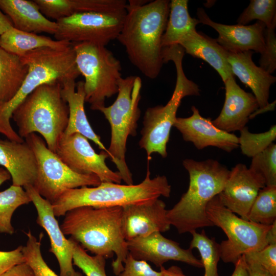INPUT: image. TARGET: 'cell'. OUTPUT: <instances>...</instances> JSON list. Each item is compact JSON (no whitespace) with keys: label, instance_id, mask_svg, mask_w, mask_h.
Listing matches in <instances>:
<instances>
[{"label":"cell","instance_id":"cell-1","mask_svg":"<svg viewBox=\"0 0 276 276\" xmlns=\"http://www.w3.org/2000/svg\"><path fill=\"white\" fill-rule=\"evenodd\" d=\"M169 10L168 0L129 1L117 38L131 63L149 79L158 76L164 64L162 39Z\"/></svg>","mask_w":276,"mask_h":276},{"label":"cell","instance_id":"cell-2","mask_svg":"<svg viewBox=\"0 0 276 276\" xmlns=\"http://www.w3.org/2000/svg\"><path fill=\"white\" fill-rule=\"evenodd\" d=\"M60 227L64 235L83 248L105 259L116 258L111 264L114 274L123 269L129 253L123 229V208L83 206L68 211Z\"/></svg>","mask_w":276,"mask_h":276},{"label":"cell","instance_id":"cell-3","mask_svg":"<svg viewBox=\"0 0 276 276\" xmlns=\"http://www.w3.org/2000/svg\"><path fill=\"white\" fill-rule=\"evenodd\" d=\"M182 165L189 175L188 189L178 202L167 210L169 222L179 234L213 226L208 218L206 206L221 192L230 172L213 159L198 161L186 158Z\"/></svg>","mask_w":276,"mask_h":276},{"label":"cell","instance_id":"cell-4","mask_svg":"<svg viewBox=\"0 0 276 276\" xmlns=\"http://www.w3.org/2000/svg\"><path fill=\"white\" fill-rule=\"evenodd\" d=\"M148 166V164L145 178L137 185L101 182L96 187L66 191L52 204L55 216H64L68 211L80 206L123 207L145 203L160 196L169 197L171 186L167 178L165 175H157L151 178Z\"/></svg>","mask_w":276,"mask_h":276},{"label":"cell","instance_id":"cell-5","mask_svg":"<svg viewBox=\"0 0 276 276\" xmlns=\"http://www.w3.org/2000/svg\"><path fill=\"white\" fill-rule=\"evenodd\" d=\"M184 49L175 44L164 47L162 56L164 63L172 61L176 71V81L173 94L165 105L148 108L143 118V127L139 145L146 152L149 161L153 153L163 158L168 155L167 146L170 131L176 120L177 110L182 99L190 96H199L198 86L186 77L182 67Z\"/></svg>","mask_w":276,"mask_h":276},{"label":"cell","instance_id":"cell-6","mask_svg":"<svg viewBox=\"0 0 276 276\" xmlns=\"http://www.w3.org/2000/svg\"><path fill=\"white\" fill-rule=\"evenodd\" d=\"M61 90L62 85L57 83L37 87L17 106L12 116L20 137L26 138L31 133H39L54 152L68 122L69 108Z\"/></svg>","mask_w":276,"mask_h":276},{"label":"cell","instance_id":"cell-7","mask_svg":"<svg viewBox=\"0 0 276 276\" xmlns=\"http://www.w3.org/2000/svg\"><path fill=\"white\" fill-rule=\"evenodd\" d=\"M141 79L135 76L122 77L118 82V92L114 102L99 109L111 128V140L107 149L109 157L116 165L126 185H133L132 173L126 162L127 141L136 135L141 115L139 107L141 98Z\"/></svg>","mask_w":276,"mask_h":276},{"label":"cell","instance_id":"cell-8","mask_svg":"<svg viewBox=\"0 0 276 276\" xmlns=\"http://www.w3.org/2000/svg\"><path fill=\"white\" fill-rule=\"evenodd\" d=\"M28 67L25 81L9 101L0 103V119L10 123L12 114L23 100L37 87L47 84L75 80L80 75L72 43L64 49L41 48L20 57Z\"/></svg>","mask_w":276,"mask_h":276},{"label":"cell","instance_id":"cell-9","mask_svg":"<svg viewBox=\"0 0 276 276\" xmlns=\"http://www.w3.org/2000/svg\"><path fill=\"white\" fill-rule=\"evenodd\" d=\"M72 45L77 68L84 78L85 102L91 110H99L105 106L106 99L118 92L121 62L106 46L88 42Z\"/></svg>","mask_w":276,"mask_h":276},{"label":"cell","instance_id":"cell-10","mask_svg":"<svg viewBox=\"0 0 276 276\" xmlns=\"http://www.w3.org/2000/svg\"><path fill=\"white\" fill-rule=\"evenodd\" d=\"M206 212L212 224L221 228L227 237L219 244L220 258L224 262L235 264L242 256L268 245L267 234L271 225L239 217L222 204L218 195L209 202Z\"/></svg>","mask_w":276,"mask_h":276},{"label":"cell","instance_id":"cell-11","mask_svg":"<svg viewBox=\"0 0 276 276\" xmlns=\"http://www.w3.org/2000/svg\"><path fill=\"white\" fill-rule=\"evenodd\" d=\"M25 139L33 150L37 162V175L33 187L51 204L69 189L96 187L101 183L100 179L95 174H81L71 169L35 133Z\"/></svg>","mask_w":276,"mask_h":276},{"label":"cell","instance_id":"cell-12","mask_svg":"<svg viewBox=\"0 0 276 276\" xmlns=\"http://www.w3.org/2000/svg\"><path fill=\"white\" fill-rule=\"evenodd\" d=\"M126 12L121 13L86 12L57 20L56 40L72 43L88 42L106 46L117 38Z\"/></svg>","mask_w":276,"mask_h":276},{"label":"cell","instance_id":"cell-13","mask_svg":"<svg viewBox=\"0 0 276 276\" xmlns=\"http://www.w3.org/2000/svg\"><path fill=\"white\" fill-rule=\"evenodd\" d=\"M55 153L76 172L95 174L101 182L121 183L122 180L118 171L114 172L107 166L108 154L103 150L96 153L88 139L80 133L62 134L57 142Z\"/></svg>","mask_w":276,"mask_h":276},{"label":"cell","instance_id":"cell-14","mask_svg":"<svg viewBox=\"0 0 276 276\" xmlns=\"http://www.w3.org/2000/svg\"><path fill=\"white\" fill-rule=\"evenodd\" d=\"M37 212V223L47 232L51 242L49 251L56 258L60 276H82L73 267L74 240L64 236L54 214L51 203L41 196L33 186L24 187Z\"/></svg>","mask_w":276,"mask_h":276},{"label":"cell","instance_id":"cell-15","mask_svg":"<svg viewBox=\"0 0 276 276\" xmlns=\"http://www.w3.org/2000/svg\"><path fill=\"white\" fill-rule=\"evenodd\" d=\"M263 178L243 164L230 170L225 185L218 195L222 204L246 220L259 191L265 187Z\"/></svg>","mask_w":276,"mask_h":276},{"label":"cell","instance_id":"cell-16","mask_svg":"<svg viewBox=\"0 0 276 276\" xmlns=\"http://www.w3.org/2000/svg\"><path fill=\"white\" fill-rule=\"evenodd\" d=\"M129 252L134 259L149 261L160 267L170 260L179 261L191 266L202 268L201 261L192 252V249H184L172 240L166 238L160 232L137 237L127 241Z\"/></svg>","mask_w":276,"mask_h":276},{"label":"cell","instance_id":"cell-17","mask_svg":"<svg viewBox=\"0 0 276 276\" xmlns=\"http://www.w3.org/2000/svg\"><path fill=\"white\" fill-rule=\"evenodd\" d=\"M187 118L177 117L173 127L181 134L183 140L192 143L198 150L215 147L227 152L239 147L238 137L216 127L211 118H205L195 106Z\"/></svg>","mask_w":276,"mask_h":276},{"label":"cell","instance_id":"cell-18","mask_svg":"<svg viewBox=\"0 0 276 276\" xmlns=\"http://www.w3.org/2000/svg\"><path fill=\"white\" fill-rule=\"evenodd\" d=\"M197 15L199 23L211 27L218 33L215 39L227 52L238 53L248 51L261 53L264 48L265 25L258 21L251 25H227L213 21L204 9L199 8Z\"/></svg>","mask_w":276,"mask_h":276},{"label":"cell","instance_id":"cell-19","mask_svg":"<svg viewBox=\"0 0 276 276\" xmlns=\"http://www.w3.org/2000/svg\"><path fill=\"white\" fill-rule=\"evenodd\" d=\"M122 208L123 229L126 241L154 232H165L170 228L166 204L159 198Z\"/></svg>","mask_w":276,"mask_h":276},{"label":"cell","instance_id":"cell-20","mask_svg":"<svg viewBox=\"0 0 276 276\" xmlns=\"http://www.w3.org/2000/svg\"><path fill=\"white\" fill-rule=\"evenodd\" d=\"M225 100L219 115L212 121L217 128L231 133L240 131L246 126L249 117L259 108L252 93L242 89L236 83L234 76L225 82Z\"/></svg>","mask_w":276,"mask_h":276},{"label":"cell","instance_id":"cell-21","mask_svg":"<svg viewBox=\"0 0 276 276\" xmlns=\"http://www.w3.org/2000/svg\"><path fill=\"white\" fill-rule=\"evenodd\" d=\"M0 165L10 174L12 185L33 186L36 179V157L26 142L0 139Z\"/></svg>","mask_w":276,"mask_h":276},{"label":"cell","instance_id":"cell-22","mask_svg":"<svg viewBox=\"0 0 276 276\" xmlns=\"http://www.w3.org/2000/svg\"><path fill=\"white\" fill-rule=\"evenodd\" d=\"M254 53L251 51L228 52L227 59L233 75L251 89L259 107L261 108L269 104L270 88L276 78L255 64L252 60Z\"/></svg>","mask_w":276,"mask_h":276},{"label":"cell","instance_id":"cell-23","mask_svg":"<svg viewBox=\"0 0 276 276\" xmlns=\"http://www.w3.org/2000/svg\"><path fill=\"white\" fill-rule=\"evenodd\" d=\"M40 11L48 19H58L73 15L98 12L121 13L126 12L125 0H35Z\"/></svg>","mask_w":276,"mask_h":276},{"label":"cell","instance_id":"cell-24","mask_svg":"<svg viewBox=\"0 0 276 276\" xmlns=\"http://www.w3.org/2000/svg\"><path fill=\"white\" fill-rule=\"evenodd\" d=\"M0 9L9 17L13 27L20 31L54 35L56 21L47 18L34 1L0 0Z\"/></svg>","mask_w":276,"mask_h":276},{"label":"cell","instance_id":"cell-25","mask_svg":"<svg viewBox=\"0 0 276 276\" xmlns=\"http://www.w3.org/2000/svg\"><path fill=\"white\" fill-rule=\"evenodd\" d=\"M61 93L69 108L68 122L64 133L67 135L80 133L108 153L107 149L102 143L100 137L95 132L87 118L84 108L83 81L76 83L75 80H69L64 82L62 84Z\"/></svg>","mask_w":276,"mask_h":276},{"label":"cell","instance_id":"cell-26","mask_svg":"<svg viewBox=\"0 0 276 276\" xmlns=\"http://www.w3.org/2000/svg\"><path fill=\"white\" fill-rule=\"evenodd\" d=\"M178 45L185 53L209 63L218 72L223 82L234 76L227 59L228 52L216 39L195 30L184 37Z\"/></svg>","mask_w":276,"mask_h":276},{"label":"cell","instance_id":"cell-27","mask_svg":"<svg viewBox=\"0 0 276 276\" xmlns=\"http://www.w3.org/2000/svg\"><path fill=\"white\" fill-rule=\"evenodd\" d=\"M72 45L66 40L19 30L13 27L0 35V47L5 51L21 57L26 53L41 48L64 49Z\"/></svg>","mask_w":276,"mask_h":276},{"label":"cell","instance_id":"cell-28","mask_svg":"<svg viewBox=\"0 0 276 276\" xmlns=\"http://www.w3.org/2000/svg\"><path fill=\"white\" fill-rule=\"evenodd\" d=\"M28 67L20 57L0 47V103L7 102L21 87Z\"/></svg>","mask_w":276,"mask_h":276},{"label":"cell","instance_id":"cell-29","mask_svg":"<svg viewBox=\"0 0 276 276\" xmlns=\"http://www.w3.org/2000/svg\"><path fill=\"white\" fill-rule=\"evenodd\" d=\"M188 4V0L170 1L168 19L162 39L163 48L178 44L188 34L196 30L199 21L191 17Z\"/></svg>","mask_w":276,"mask_h":276},{"label":"cell","instance_id":"cell-30","mask_svg":"<svg viewBox=\"0 0 276 276\" xmlns=\"http://www.w3.org/2000/svg\"><path fill=\"white\" fill-rule=\"evenodd\" d=\"M31 200L27 192L20 186H11L0 192V233L12 235L14 228L11 219L20 206L29 203Z\"/></svg>","mask_w":276,"mask_h":276},{"label":"cell","instance_id":"cell-31","mask_svg":"<svg viewBox=\"0 0 276 276\" xmlns=\"http://www.w3.org/2000/svg\"><path fill=\"white\" fill-rule=\"evenodd\" d=\"M191 234L192 239L189 248H196L199 251L204 269L203 276H218L217 267L220 259L219 244L214 238H209L204 230L200 233L194 231Z\"/></svg>","mask_w":276,"mask_h":276},{"label":"cell","instance_id":"cell-32","mask_svg":"<svg viewBox=\"0 0 276 276\" xmlns=\"http://www.w3.org/2000/svg\"><path fill=\"white\" fill-rule=\"evenodd\" d=\"M248 220L265 225L276 221V186H265L260 190L250 208Z\"/></svg>","mask_w":276,"mask_h":276},{"label":"cell","instance_id":"cell-33","mask_svg":"<svg viewBox=\"0 0 276 276\" xmlns=\"http://www.w3.org/2000/svg\"><path fill=\"white\" fill-rule=\"evenodd\" d=\"M263 22L267 28L276 27V1L251 0L237 20L238 25H246L253 20Z\"/></svg>","mask_w":276,"mask_h":276},{"label":"cell","instance_id":"cell-34","mask_svg":"<svg viewBox=\"0 0 276 276\" xmlns=\"http://www.w3.org/2000/svg\"><path fill=\"white\" fill-rule=\"evenodd\" d=\"M238 137L239 147L242 153L252 157L261 152L276 139V125H273L266 131L261 133L250 132L245 126L240 131Z\"/></svg>","mask_w":276,"mask_h":276},{"label":"cell","instance_id":"cell-35","mask_svg":"<svg viewBox=\"0 0 276 276\" xmlns=\"http://www.w3.org/2000/svg\"><path fill=\"white\" fill-rule=\"evenodd\" d=\"M249 169L263 178L266 186H276L275 144L252 157Z\"/></svg>","mask_w":276,"mask_h":276},{"label":"cell","instance_id":"cell-36","mask_svg":"<svg viewBox=\"0 0 276 276\" xmlns=\"http://www.w3.org/2000/svg\"><path fill=\"white\" fill-rule=\"evenodd\" d=\"M26 234L28 239L22 249L25 262L32 267L36 276H59L49 267L42 256L40 249L42 235L38 240L30 230Z\"/></svg>","mask_w":276,"mask_h":276},{"label":"cell","instance_id":"cell-37","mask_svg":"<svg viewBox=\"0 0 276 276\" xmlns=\"http://www.w3.org/2000/svg\"><path fill=\"white\" fill-rule=\"evenodd\" d=\"M73 262L86 276H107L105 270L106 259L98 255L90 256L75 240Z\"/></svg>","mask_w":276,"mask_h":276},{"label":"cell","instance_id":"cell-38","mask_svg":"<svg viewBox=\"0 0 276 276\" xmlns=\"http://www.w3.org/2000/svg\"><path fill=\"white\" fill-rule=\"evenodd\" d=\"M260 67L270 74L276 69V34L275 28L264 31V48L261 53Z\"/></svg>","mask_w":276,"mask_h":276},{"label":"cell","instance_id":"cell-39","mask_svg":"<svg viewBox=\"0 0 276 276\" xmlns=\"http://www.w3.org/2000/svg\"><path fill=\"white\" fill-rule=\"evenodd\" d=\"M246 260L259 264L276 276V244H269L263 249L244 255Z\"/></svg>","mask_w":276,"mask_h":276},{"label":"cell","instance_id":"cell-40","mask_svg":"<svg viewBox=\"0 0 276 276\" xmlns=\"http://www.w3.org/2000/svg\"><path fill=\"white\" fill-rule=\"evenodd\" d=\"M117 276H162V273L153 269L146 261L134 259L129 252L123 269Z\"/></svg>","mask_w":276,"mask_h":276},{"label":"cell","instance_id":"cell-41","mask_svg":"<svg viewBox=\"0 0 276 276\" xmlns=\"http://www.w3.org/2000/svg\"><path fill=\"white\" fill-rule=\"evenodd\" d=\"M22 246L8 251H0V275L12 266L25 262Z\"/></svg>","mask_w":276,"mask_h":276},{"label":"cell","instance_id":"cell-42","mask_svg":"<svg viewBox=\"0 0 276 276\" xmlns=\"http://www.w3.org/2000/svg\"><path fill=\"white\" fill-rule=\"evenodd\" d=\"M0 276H36L32 267L26 262L16 264Z\"/></svg>","mask_w":276,"mask_h":276},{"label":"cell","instance_id":"cell-43","mask_svg":"<svg viewBox=\"0 0 276 276\" xmlns=\"http://www.w3.org/2000/svg\"><path fill=\"white\" fill-rule=\"evenodd\" d=\"M245 261L248 276H274L259 264L246 260Z\"/></svg>","mask_w":276,"mask_h":276},{"label":"cell","instance_id":"cell-44","mask_svg":"<svg viewBox=\"0 0 276 276\" xmlns=\"http://www.w3.org/2000/svg\"><path fill=\"white\" fill-rule=\"evenodd\" d=\"M235 269L231 276H248L247 265L244 255L235 264Z\"/></svg>","mask_w":276,"mask_h":276},{"label":"cell","instance_id":"cell-45","mask_svg":"<svg viewBox=\"0 0 276 276\" xmlns=\"http://www.w3.org/2000/svg\"><path fill=\"white\" fill-rule=\"evenodd\" d=\"M162 276H187L181 269L176 266H172L166 269L163 266L160 267Z\"/></svg>","mask_w":276,"mask_h":276},{"label":"cell","instance_id":"cell-46","mask_svg":"<svg viewBox=\"0 0 276 276\" xmlns=\"http://www.w3.org/2000/svg\"><path fill=\"white\" fill-rule=\"evenodd\" d=\"M13 27L10 19L0 9V35Z\"/></svg>","mask_w":276,"mask_h":276},{"label":"cell","instance_id":"cell-47","mask_svg":"<svg viewBox=\"0 0 276 276\" xmlns=\"http://www.w3.org/2000/svg\"><path fill=\"white\" fill-rule=\"evenodd\" d=\"M275 106V101H274L271 103H269L266 106L261 108H258L256 109L249 117V119H253L258 114L269 111H272L274 109Z\"/></svg>","mask_w":276,"mask_h":276},{"label":"cell","instance_id":"cell-48","mask_svg":"<svg viewBox=\"0 0 276 276\" xmlns=\"http://www.w3.org/2000/svg\"><path fill=\"white\" fill-rule=\"evenodd\" d=\"M267 241L268 244H276V221L271 225L267 233Z\"/></svg>","mask_w":276,"mask_h":276},{"label":"cell","instance_id":"cell-49","mask_svg":"<svg viewBox=\"0 0 276 276\" xmlns=\"http://www.w3.org/2000/svg\"><path fill=\"white\" fill-rule=\"evenodd\" d=\"M11 176L9 173L3 168H0V186L6 181L9 180Z\"/></svg>","mask_w":276,"mask_h":276}]
</instances>
